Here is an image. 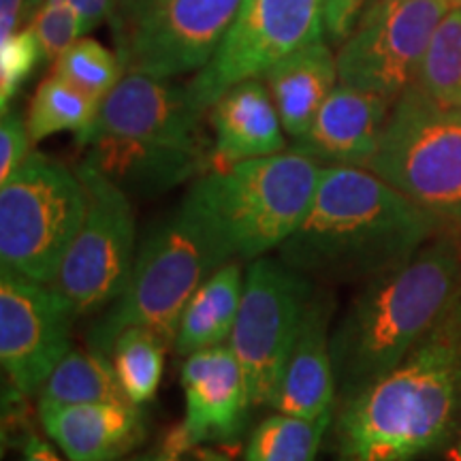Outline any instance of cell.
Wrapping results in <instances>:
<instances>
[{"instance_id":"6da1fadb","label":"cell","mask_w":461,"mask_h":461,"mask_svg":"<svg viewBox=\"0 0 461 461\" xmlns=\"http://www.w3.org/2000/svg\"><path fill=\"white\" fill-rule=\"evenodd\" d=\"M461 429V299L411 355L333 412V461H420Z\"/></svg>"},{"instance_id":"7a4b0ae2","label":"cell","mask_w":461,"mask_h":461,"mask_svg":"<svg viewBox=\"0 0 461 461\" xmlns=\"http://www.w3.org/2000/svg\"><path fill=\"white\" fill-rule=\"evenodd\" d=\"M442 224L366 167L327 165L278 258L314 282H367L412 258Z\"/></svg>"},{"instance_id":"3957f363","label":"cell","mask_w":461,"mask_h":461,"mask_svg":"<svg viewBox=\"0 0 461 461\" xmlns=\"http://www.w3.org/2000/svg\"><path fill=\"white\" fill-rule=\"evenodd\" d=\"M459 299L461 246L451 233L367 280L331 333L338 403L400 366Z\"/></svg>"},{"instance_id":"277c9868","label":"cell","mask_w":461,"mask_h":461,"mask_svg":"<svg viewBox=\"0 0 461 461\" xmlns=\"http://www.w3.org/2000/svg\"><path fill=\"white\" fill-rule=\"evenodd\" d=\"M203 113L188 86L124 73L77 141L88 148L86 163L126 194H158L201 176L212 163Z\"/></svg>"},{"instance_id":"5b68a950","label":"cell","mask_w":461,"mask_h":461,"mask_svg":"<svg viewBox=\"0 0 461 461\" xmlns=\"http://www.w3.org/2000/svg\"><path fill=\"white\" fill-rule=\"evenodd\" d=\"M322 165L295 149L214 169L184 201L230 261H255L280 248L308 214Z\"/></svg>"},{"instance_id":"8992f818","label":"cell","mask_w":461,"mask_h":461,"mask_svg":"<svg viewBox=\"0 0 461 461\" xmlns=\"http://www.w3.org/2000/svg\"><path fill=\"white\" fill-rule=\"evenodd\" d=\"M229 261L197 212L182 201L141 241L122 295L90 327L88 348L109 355L126 330H148L173 346L184 305Z\"/></svg>"},{"instance_id":"52a82bcc","label":"cell","mask_w":461,"mask_h":461,"mask_svg":"<svg viewBox=\"0 0 461 461\" xmlns=\"http://www.w3.org/2000/svg\"><path fill=\"white\" fill-rule=\"evenodd\" d=\"M367 169L445 224H461V107L412 84L391 107Z\"/></svg>"},{"instance_id":"ba28073f","label":"cell","mask_w":461,"mask_h":461,"mask_svg":"<svg viewBox=\"0 0 461 461\" xmlns=\"http://www.w3.org/2000/svg\"><path fill=\"white\" fill-rule=\"evenodd\" d=\"M88 194L77 169L32 152L0 184V261L51 285L82 227Z\"/></svg>"},{"instance_id":"9c48e42d","label":"cell","mask_w":461,"mask_h":461,"mask_svg":"<svg viewBox=\"0 0 461 461\" xmlns=\"http://www.w3.org/2000/svg\"><path fill=\"white\" fill-rule=\"evenodd\" d=\"M241 0H118L112 15L124 73L171 79L214 58Z\"/></svg>"},{"instance_id":"30bf717a","label":"cell","mask_w":461,"mask_h":461,"mask_svg":"<svg viewBox=\"0 0 461 461\" xmlns=\"http://www.w3.org/2000/svg\"><path fill=\"white\" fill-rule=\"evenodd\" d=\"M88 205L51 286L75 319L105 312L122 295L137 257L135 212L129 194L90 163H79Z\"/></svg>"},{"instance_id":"8fae6325","label":"cell","mask_w":461,"mask_h":461,"mask_svg":"<svg viewBox=\"0 0 461 461\" xmlns=\"http://www.w3.org/2000/svg\"><path fill=\"white\" fill-rule=\"evenodd\" d=\"M314 288L312 278L282 258L261 257L248 265L229 346L244 367L252 406L272 408Z\"/></svg>"},{"instance_id":"7c38bea8","label":"cell","mask_w":461,"mask_h":461,"mask_svg":"<svg viewBox=\"0 0 461 461\" xmlns=\"http://www.w3.org/2000/svg\"><path fill=\"white\" fill-rule=\"evenodd\" d=\"M448 0H370L336 54L339 84L397 101L417 82Z\"/></svg>"},{"instance_id":"4fadbf2b","label":"cell","mask_w":461,"mask_h":461,"mask_svg":"<svg viewBox=\"0 0 461 461\" xmlns=\"http://www.w3.org/2000/svg\"><path fill=\"white\" fill-rule=\"evenodd\" d=\"M325 39L322 0H241L221 48L188 84L207 112L230 86L261 79L278 62Z\"/></svg>"},{"instance_id":"5bb4252c","label":"cell","mask_w":461,"mask_h":461,"mask_svg":"<svg viewBox=\"0 0 461 461\" xmlns=\"http://www.w3.org/2000/svg\"><path fill=\"white\" fill-rule=\"evenodd\" d=\"M73 310L51 285L0 272V361L22 397L39 395L71 350Z\"/></svg>"},{"instance_id":"9a60e30c","label":"cell","mask_w":461,"mask_h":461,"mask_svg":"<svg viewBox=\"0 0 461 461\" xmlns=\"http://www.w3.org/2000/svg\"><path fill=\"white\" fill-rule=\"evenodd\" d=\"M182 391L186 412L163 445L171 448L235 445L250 419V391L244 367L230 346H214L184 357Z\"/></svg>"},{"instance_id":"2e32d148","label":"cell","mask_w":461,"mask_h":461,"mask_svg":"<svg viewBox=\"0 0 461 461\" xmlns=\"http://www.w3.org/2000/svg\"><path fill=\"white\" fill-rule=\"evenodd\" d=\"M336 299L327 286L316 285L305 308L297 339L288 355L278 393L276 412L302 419H322L336 412L338 387L331 355V319Z\"/></svg>"},{"instance_id":"e0dca14e","label":"cell","mask_w":461,"mask_h":461,"mask_svg":"<svg viewBox=\"0 0 461 461\" xmlns=\"http://www.w3.org/2000/svg\"><path fill=\"white\" fill-rule=\"evenodd\" d=\"M393 101L374 92L338 84L312 126L291 149L314 158L322 167H370L380 146Z\"/></svg>"},{"instance_id":"ac0fdd59","label":"cell","mask_w":461,"mask_h":461,"mask_svg":"<svg viewBox=\"0 0 461 461\" xmlns=\"http://www.w3.org/2000/svg\"><path fill=\"white\" fill-rule=\"evenodd\" d=\"M45 434L71 461H120L148 436L146 414L131 402L37 403Z\"/></svg>"},{"instance_id":"d6986e66","label":"cell","mask_w":461,"mask_h":461,"mask_svg":"<svg viewBox=\"0 0 461 461\" xmlns=\"http://www.w3.org/2000/svg\"><path fill=\"white\" fill-rule=\"evenodd\" d=\"M212 112L214 169L244 163V160L274 157L286 149L285 126L261 79H246L224 92Z\"/></svg>"},{"instance_id":"ffe728a7","label":"cell","mask_w":461,"mask_h":461,"mask_svg":"<svg viewBox=\"0 0 461 461\" xmlns=\"http://www.w3.org/2000/svg\"><path fill=\"white\" fill-rule=\"evenodd\" d=\"M286 135L299 140L312 126L322 103L339 84L336 56L327 39L295 51L265 75Z\"/></svg>"},{"instance_id":"44dd1931","label":"cell","mask_w":461,"mask_h":461,"mask_svg":"<svg viewBox=\"0 0 461 461\" xmlns=\"http://www.w3.org/2000/svg\"><path fill=\"white\" fill-rule=\"evenodd\" d=\"M244 276L238 261H229L201 282L177 322L173 339L177 357L214 348L230 338L244 295Z\"/></svg>"},{"instance_id":"7402d4cb","label":"cell","mask_w":461,"mask_h":461,"mask_svg":"<svg viewBox=\"0 0 461 461\" xmlns=\"http://www.w3.org/2000/svg\"><path fill=\"white\" fill-rule=\"evenodd\" d=\"M37 400V403H58V406L129 402L115 376L112 357L92 348L68 350L43 383Z\"/></svg>"},{"instance_id":"603a6c76","label":"cell","mask_w":461,"mask_h":461,"mask_svg":"<svg viewBox=\"0 0 461 461\" xmlns=\"http://www.w3.org/2000/svg\"><path fill=\"white\" fill-rule=\"evenodd\" d=\"M331 423L333 414L302 419L276 412L252 429L244 461H316Z\"/></svg>"},{"instance_id":"cb8c5ba5","label":"cell","mask_w":461,"mask_h":461,"mask_svg":"<svg viewBox=\"0 0 461 461\" xmlns=\"http://www.w3.org/2000/svg\"><path fill=\"white\" fill-rule=\"evenodd\" d=\"M101 101L92 99L58 73H51L34 92L26 113L32 141H43L56 132H75L79 137L90 129L99 113Z\"/></svg>"},{"instance_id":"d4e9b609","label":"cell","mask_w":461,"mask_h":461,"mask_svg":"<svg viewBox=\"0 0 461 461\" xmlns=\"http://www.w3.org/2000/svg\"><path fill=\"white\" fill-rule=\"evenodd\" d=\"M163 338L148 330H126L112 346V363L126 400L135 406L152 402L165 370Z\"/></svg>"},{"instance_id":"484cf974","label":"cell","mask_w":461,"mask_h":461,"mask_svg":"<svg viewBox=\"0 0 461 461\" xmlns=\"http://www.w3.org/2000/svg\"><path fill=\"white\" fill-rule=\"evenodd\" d=\"M425 95L461 107V7H451L431 34L417 82Z\"/></svg>"},{"instance_id":"4316f807","label":"cell","mask_w":461,"mask_h":461,"mask_svg":"<svg viewBox=\"0 0 461 461\" xmlns=\"http://www.w3.org/2000/svg\"><path fill=\"white\" fill-rule=\"evenodd\" d=\"M54 73L96 101L105 99L124 75L118 54L88 37L79 39L58 58Z\"/></svg>"},{"instance_id":"83f0119b","label":"cell","mask_w":461,"mask_h":461,"mask_svg":"<svg viewBox=\"0 0 461 461\" xmlns=\"http://www.w3.org/2000/svg\"><path fill=\"white\" fill-rule=\"evenodd\" d=\"M31 28L41 45L43 58L50 62H56L88 32L82 14L67 0H45L32 17Z\"/></svg>"},{"instance_id":"f1b7e54d","label":"cell","mask_w":461,"mask_h":461,"mask_svg":"<svg viewBox=\"0 0 461 461\" xmlns=\"http://www.w3.org/2000/svg\"><path fill=\"white\" fill-rule=\"evenodd\" d=\"M41 58V45L31 26L0 41V109L3 113L9 112V103L31 77Z\"/></svg>"},{"instance_id":"f546056e","label":"cell","mask_w":461,"mask_h":461,"mask_svg":"<svg viewBox=\"0 0 461 461\" xmlns=\"http://www.w3.org/2000/svg\"><path fill=\"white\" fill-rule=\"evenodd\" d=\"M32 137L28 132L26 120L20 113H3L0 122V184L9 180L32 154Z\"/></svg>"},{"instance_id":"4dcf8cb0","label":"cell","mask_w":461,"mask_h":461,"mask_svg":"<svg viewBox=\"0 0 461 461\" xmlns=\"http://www.w3.org/2000/svg\"><path fill=\"white\" fill-rule=\"evenodd\" d=\"M370 0H322V28L330 45L339 48L367 7Z\"/></svg>"},{"instance_id":"1f68e13d","label":"cell","mask_w":461,"mask_h":461,"mask_svg":"<svg viewBox=\"0 0 461 461\" xmlns=\"http://www.w3.org/2000/svg\"><path fill=\"white\" fill-rule=\"evenodd\" d=\"M129 461H229V459H224L222 455H218L203 447L171 448V447L160 445V448H157V451L140 455V457L129 459Z\"/></svg>"},{"instance_id":"d6a6232c","label":"cell","mask_w":461,"mask_h":461,"mask_svg":"<svg viewBox=\"0 0 461 461\" xmlns=\"http://www.w3.org/2000/svg\"><path fill=\"white\" fill-rule=\"evenodd\" d=\"M31 15V0H0V41L22 31V22Z\"/></svg>"},{"instance_id":"836d02e7","label":"cell","mask_w":461,"mask_h":461,"mask_svg":"<svg viewBox=\"0 0 461 461\" xmlns=\"http://www.w3.org/2000/svg\"><path fill=\"white\" fill-rule=\"evenodd\" d=\"M79 11L86 22V31H95L105 20H112L118 0H67Z\"/></svg>"},{"instance_id":"e575fe53","label":"cell","mask_w":461,"mask_h":461,"mask_svg":"<svg viewBox=\"0 0 461 461\" xmlns=\"http://www.w3.org/2000/svg\"><path fill=\"white\" fill-rule=\"evenodd\" d=\"M17 461H71L67 455L56 453L48 442H43L37 434H26L22 438V457Z\"/></svg>"},{"instance_id":"d590c367","label":"cell","mask_w":461,"mask_h":461,"mask_svg":"<svg viewBox=\"0 0 461 461\" xmlns=\"http://www.w3.org/2000/svg\"><path fill=\"white\" fill-rule=\"evenodd\" d=\"M448 461H461V429L457 438H455L453 447L448 448Z\"/></svg>"},{"instance_id":"8d00e7d4","label":"cell","mask_w":461,"mask_h":461,"mask_svg":"<svg viewBox=\"0 0 461 461\" xmlns=\"http://www.w3.org/2000/svg\"><path fill=\"white\" fill-rule=\"evenodd\" d=\"M45 3V0H31V11H34V9H39L41 7V5Z\"/></svg>"},{"instance_id":"74e56055","label":"cell","mask_w":461,"mask_h":461,"mask_svg":"<svg viewBox=\"0 0 461 461\" xmlns=\"http://www.w3.org/2000/svg\"><path fill=\"white\" fill-rule=\"evenodd\" d=\"M448 3H451L453 7H461V0H448Z\"/></svg>"}]
</instances>
